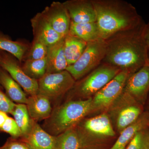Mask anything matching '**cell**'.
<instances>
[{
  "mask_svg": "<svg viewBox=\"0 0 149 149\" xmlns=\"http://www.w3.org/2000/svg\"><path fill=\"white\" fill-rule=\"evenodd\" d=\"M144 24L105 40L106 53L102 63L127 71L130 74L148 65V47L142 35Z\"/></svg>",
  "mask_w": 149,
  "mask_h": 149,
  "instance_id": "obj_1",
  "label": "cell"
},
{
  "mask_svg": "<svg viewBox=\"0 0 149 149\" xmlns=\"http://www.w3.org/2000/svg\"><path fill=\"white\" fill-rule=\"evenodd\" d=\"M100 35L106 40L119 32L136 29L144 23L136 8L123 0H92Z\"/></svg>",
  "mask_w": 149,
  "mask_h": 149,
  "instance_id": "obj_2",
  "label": "cell"
},
{
  "mask_svg": "<svg viewBox=\"0 0 149 149\" xmlns=\"http://www.w3.org/2000/svg\"><path fill=\"white\" fill-rule=\"evenodd\" d=\"M93 109L92 98L65 103L48 118L47 125L49 134L56 136L73 128Z\"/></svg>",
  "mask_w": 149,
  "mask_h": 149,
  "instance_id": "obj_3",
  "label": "cell"
},
{
  "mask_svg": "<svg viewBox=\"0 0 149 149\" xmlns=\"http://www.w3.org/2000/svg\"><path fill=\"white\" fill-rule=\"evenodd\" d=\"M106 53L105 41L100 38L88 43L82 55L74 63L68 65L65 70L74 80H78L92 72L102 62Z\"/></svg>",
  "mask_w": 149,
  "mask_h": 149,
  "instance_id": "obj_4",
  "label": "cell"
},
{
  "mask_svg": "<svg viewBox=\"0 0 149 149\" xmlns=\"http://www.w3.org/2000/svg\"><path fill=\"white\" fill-rule=\"evenodd\" d=\"M122 70L107 63H102L77 85L75 92L85 97L95 95Z\"/></svg>",
  "mask_w": 149,
  "mask_h": 149,
  "instance_id": "obj_5",
  "label": "cell"
},
{
  "mask_svg": "<svg viewBox=\"0 0 149 149\" xmlns=\"http://www.w3.org/2000/svg\"><path fill=\"white\" fill-rule=\"evenodd\" d=\"M75 81L66 70L56 73H46L38 80V93L49 99L56 98L73 88Z\"/></svg>",
  "mask_w": 149,
  "mask_h": 149,
  "instance_id": "obj_6",
  "label": "cell"
},
{
  "mask_svg": "<svg viewBox=\"0 0 149 149\" xmlns=\"http://www.w3.org/2000/svg\"><path fill=\"white\" fill-rule=\"evenodd\" d=\"M15 57L0 50V67L6 70L22 88L30 96L38 93V80L28 76L16 61Z\"/></svg>",
  "mask_w": 149,
  "mask_h": 149,
  "instance_id": "obj_7",
  "label": "cell"
},
{
  "mask_svg": "<svg viewBox=\"0 0 149 149\" xmlns=\"http://www.w3.org/2000/svg\"><path fill=\"white\" fill-rule=\"evenodd\" d=\"M130 74L122 70L109 83L96 93L93 99V109L108 108L122 94Z\"/></svg>",
  "mask_w": 149,
  "mask_h": 149,
  "instance_id": "obj_8",
  "label": "cell"
},
{
  "mask_svg": "<svg viewBox=\"0 0 149 149\" xmlns=\"http://www.w3.org/2000/svg\"><path fill=\"white\" fill-rule=\"evenodd\" d=\"M123 91L143 105L149 92V65L129 75Z\"/></svg>",
  "mask_w": 149,
  "mask_h": 149,
  "instance_id": "obj_9",
  "label": "cell"
},
{
  "mask_svg": "<svg viewBox=\"0 0 149 149\" xmlns=\"http://www.w3.org/2000/svg\"><path fill=\"white\" fill-rule=\"evenodd\" d=\"M41 13L55 31L63 37L68 35L71 20L63 3L54 1Z\"/></svg>",
  "mask_w": 149,
  "mask_h": 149,
  "instance_id": "obj_10",
  "label": "cell"
},
{
  "mask_svg": "<svg viewBox=\"0 0 149 149\" xmlns=\"http://www.w3.org/2000/svg\"><path fill=\"white\" fill-rule=\"evenodd\" d=\"M63 3L67 10L71 22H96V12L92 0H68Z\"/></svg>",
  "mask_w": 149,
  "mask_h": 149,
  "instance_id": "obj_11",
  "label": "cell"
},
{
  "mask_svg": "<svg viewBox=\"0 0 149 149\" xmlns=\"http://www.w3.org/2000/svg\"><path fill=\"white\" fill-rule=\"evenodd\" d=\"M35 40L47 47L52 45L64 38L55 31L42 13L37 14L31 19Z\"/></svg>",
  "mask_w": 149,
  "mask_h": 149,
  "instance_id": "obj_12",
  "label": "cell"
},
{
  "mask_svg": "<svg viewBox=\"0 0 149 149\" xmlns=\"http://www.w3.org/2000/svg\"><path fill=\"white\" fill-rule=\"evenodd\" d=\"M23 142L30 149H54L56 136L46 132L32 120L29 133L24 136Z\"/></svg>",
  "mask_w": 149,
  "mask_h": 149,
  "instance_id": "obj_13",
  "label": "cell"
},
{
  "mask_svg": "<svg viewBox=\"0 0 149 149\" xmlns=\"http://www.w3.org/2000/svg\"><path fill=\"white\" fill-rule=\"evenodd\" d=\"M149 128V112H143L136 120L120 132V136L110 149H125L139 132Z\"/></svg>",
  "mask_w": 149,
  "mask_h": 149,
  "instance_id": "obj_14",
  "label": "cell"
},
{
  "mask_svg": "<svg viewBox=\"0 0 149 149\" xmlns=\"http://www.w3.org/2000/svg\"><path fill=\"white\" fill-rule=\"evenodd\" d=\"M143 112V105L129 95L127 105L122 107L118 112L116 117L117 129L121 132L137 120Z\"/></svg>",
  "mask_w": 149,
  "mask_h": 149,
  "instance_id": "obj_15",
  "label": "cell"
},
{
  "mask_svg": "<svg viewBox=\"0 0 149 149\" xmlns=\"http://www.w3.org/2000/svg\"><path fill=\"white\" fill-rule=\"evenodd\" d=\"M64 38L52 45L48 47L47 73H56L65 70L68 66L64 46Z\"/></svg>",
  "mask_w": 149,
  "mask_h": 149,
  "instance_id": "obj_16",
  "label": "cell"
},
{
  "mask_svg": "<svg viewBox=\"0 0 149 149\" xmlns=\"http://www.w3.org/2000/svg\"><path fill=\"white\" fill-rule=\"evenodd\" d=\"M26 105L30 118L35 121L48 118L52 114L49 99L39 93L30 96Z\"/></svg>",
  "mask_w": 149,
  "mask_h": 149,
  "instance_id": "obj_17",
  "label": "cell"
},
{
  "mask_svg": "<svg viewBox=\"0 0 149 149\" xmlns=\"http://www.w3.org/2000/svg\"><path fill=\"white\" fill-rule=\"evenodd\" d=\"M1 85L5 90L7 95L13 102L17 104H27L28 98L21 87L6 70L0 67Z\"/></svg>",
  "mask_w": 149,
  "mask_h": 149,
  "instance_id": "obj_18",
  "label": "cell"
},
{
  "mask_svg": "<svg viewBox=\"0 0 149 149\" xmlns=\"http://www.w3.org/2000/svg\"><path fill=\"white\" fill-rule=\"evenodd\" d=\"M84 126L90 133L100 136L113 137L115 134L109 117L105 113L88 119Z\"/></svg>",
  "mask_w": 149,
  "mask_h": 149,
  "instance_id": "obj_19",
  "label": "cell"
},
{
  "mask_svg": "<svg viewBox=\"0 0 149 149\" xmlns=\"http://www.w3.org/2000/svg\"><path fill=\"white\" fill-rule=\"evenodd\" d=\"M68 34L81 39L87 43L101 38L96 22L84 23L71 22Z\"/></svg>",
  "mask_w": 149,
  "mask_h": 149,
  "instance_id": "obj_20",
  "label": "cell"
},
{
  "mask_svg": "<svg viewBox=\"0 0 149 149\" xmlns=\"http://www.w3.org/2000/svg\"><path fill=\"white\" fill-rule=\"evenodd\" d=\"M87 44L85 41L69 34L65 37L64 53L68 66L73 64L79 58Z\"/></svg>",
  "mask_w": 149,
  "mask_h": 149,
  "instance_id": "obj_21",
  "label": "cell"
},
{
  "mask_svg": "<svg viewBox=\"0 0 149 149\" xmlns=\"http://www.w3.org/2000/svg\"><path fill=\"white\" fill-rule=\"evenodd\" d=\"M83 141L73 128L56 136L54 149H80Z\"/></svg>",
  "mask_w": 149,
  "mask_h": 149,
  "instance_id": "obj_22",
  "label": "cell"
},
{
  "mask_svg": "<svg viewBox=\"0 0 149 149\" xmlns=\"http://www.w3.org/2000/svg\"><path fill=\"white\" fill-rule=\"evenodd\" d=\"M22 133V136H26L32 126V119H30L27 106L25 104H16L11 113Z\"/></svg>",
  "mask_w": 149,
  "mask_h": 149,
  "instance_id": "obj_23",
  "label": "cell"
},
{
  "mask_svg": "<svg viewBox=\"0 0 149 149\" xmlns=\"http://www.w3.org/2000/svg\"><path fill=\"white\" fill-rule=\"evenodd\" d=\"M27 48L22 43L13 41L0 33V50L11 54L21 62Z\"/></svg>",
  "mask_w": 149,
  "mask_h": 149,
  "instance_id": "obj_24",
  "label": "cell"
},
{
  "mask_svg": "<svg viewBox=\"0 0 149 149\" xmlns=\"http://www.w3.org/2000/svg\"><path fill=\"white\" fill-rule=\"evenodd\" d=\"M47 58L42 59H28L23 66V71L31 78L39 80L47 73Z\"/></svg>",
  "mask_w": 149,
  "mask_h": 149,
  "instance_id": "obj_25",
  "label": "cell"
},
{
  "mask_svg": "<svg viewBox=\"0 0 149 149\" xmlns=\"http://www.w3.org/2000/svg\"><path fill=\"white\" fill-rule=\"evenodd\" d=\"M126 149H149V128L137 133Z\"/></svg>",
  "mask_w": 149,
  "mask_h": 149,
  "instance_id": "obj_26",
  "label": "cell"
},
{
  "mask_svg": "<svg viewBox=\"0 0 149 149\" xmlns=\"http://www.w3.org/2000/svg\"><path fill=\"white\" fill-rule=\"evenodd\" d=\"M47 51V46L39 41L34 40L28 59L36 60L46 58Z\"/></svg>",
  "mask_w": 149,
  "mask_h": 149,
  "instance_id": "obj_27",
  "label": "cell"
},
{
  "mask_svg": "<svg viewBox=\"0 0 149 149\" xmlns=\"http://www.w3.org/2000/svg\"><path fill=\"white\" fill-rule=\"evenodd\" d=\"M0 130L8 133L14 139L22 136L21 131L15 120L9 116Z\"/></svg>",
  "mask_w": 149,
  "mask_h": 149,
  "instance_id": "obj_28",
  "label": "cell"
},
{
  "mask_svg": "<svg viewBox=\"0 0 149 149\" xmlns=\"http://www.w3.org/2000/svg\"><path fill=\"white\" fill-rule=\"evenodd\" d=\"M16 104L0 90V111L11 113Z\"/></svg>",
  "mask_w": 149,
  "mask_h": 149,
  "instance_id": "obj_29",
  "label": "cell"
},
{
  "mask_svg": "<svg viewBox=\"0 0 149 149\" xmlns=\"http://www.w3.org/2000/svg\"><path fill=\"white\" fill-rule=\"evenodd\" d=\"M1 149H30L24 142L14 139H8Z\"/></svg>",
  "mask_w": 149,
  "mask_h": 149,
  "instance_id": "obj_30",
  "label": "cell"
},
{
  "mask_svg": "<svg viewBox=\"0 0 149 149\" xmlns=\"http://www.w3.org/2000/svg\"><path fill=\"white\" fill-rule=\"evenodd\" d=\"M142 35L144 40L148 46L149 47V22L147 24H144L143 27Z\"/></svg>",
  "mask_w": 149,
  "mask_h": 149,
  "instance_id": "obj_31",
  "label": "cell"
},
{
  "mask_svg": "<svg viewBox=\"0 0 149 149\" xmlns=\"http://www.w3.org/2000/svg\"><path fill=\"white\" fill-rule=\"evenodd\" d=\"M8 117V116L7 115L6 113L4 112L0 111V129L4 124Z\"/></svg>",
  "mask_w": 149,
  "mask_h": 149,
  "instance_id": "obj_32",
  "label": "cell"
},
{
  "mask_svg": "<svg viewBox=\"0 0 149 149\" xmlns=\"http://www.w3.org/2000/svg\"><path fill=\"white\" fill-rule=\"evenodd\" d=\"M148 58H149V47H148Z\"/></svg>",
  "mask_w": 149,
  "mask_h": 149,
  "instance_id": "obj_33",
  "label": "cell"
},
{
  "mask_svg": "<svg viewBox=\"0 0 149 149\" xmlns=\"http://www.w3.org/2000/svg\"><path fill=\"white\" fill-rule=\"evenodd\" d=\"M148 105H149V103H148Z\"/></svg>",
  "mask_w": 149,
  "mask_h": 149,
  "instance_id": "obj_34",
  "label": "cell"
},
{
  "mask_svg": "<svg viewBox=\"0 0 149 149\" xmlns=\"http://www.w3.org/2000/svg\"><path fill=\"white\" fill-rule=\"evenodd\" d=\"M0 149H1V148H0Z\"/></svg>",
  "mask_w": 149,
  "mask_h": 149,
  "instance_id": "obj_35",
  "label": "cell"
},
{
  "mask_svg": "<svg viewBox=\"0 0 149 149\" xmlns=\"http://www.w3.org/2000/svg\"></svg>",
  "mask_w": 149,
  "mask_h": 149,
  "instance_id": "obj_36",
  "label": "cell"
}]
</instances>
